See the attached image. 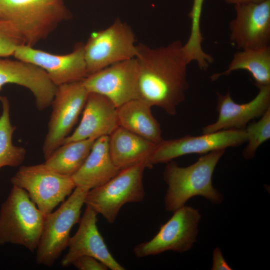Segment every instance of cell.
Masks as SVG:
<instances>
[{"label":"cell","instance_id":"obj_16","mask_svg":"<svg viewBox=\"0 0 270 270\" xmlns=\"http://www.w3.org/2000/svg\"><path fill=\"white\" fill-rule=\"evenodd\" d=\"M9 84L24 87L30 91L40 110L51 105L57 88L40 68L24 60L0 57V91L5 84Z\"/></svg>","mask_w":270,"mask_h":270},{"label":"cell","instance_id":"obj_4","mask_svg":"<svg viewBox=\"0 0 270 270\" xmlns=\"http://www.w3.org/2000/svg\"><path fill=\"white\" fill-rule=\"evenodd\" d=\"M44 218L27 192L13 186L0 210V246L10 243L36 250Z\"/></svg>","mask_w":270,"mask_h":270},{"label":"cell","instance_id":"obj_14","mask_svg":"<svg viewBox=\"0 0 270 270\" xmlns=\"http://www.w3.org/2000/svg\"><path fill=\"white\" fill-rule=\"evenodd\" d=\"M234 9L229 25L232 43L241 50L270 46V0L236 4Z\"/></svg>","mask_w":270,"mask_h":270},{"label":"cell","instance_id":"obj_21","mask_svg":"<svg viewBox=\"0 0 270 270\" xmlns=\"http://www.w3.org/2000/svg\"><path fill=\"white\" fill-rule=\"evenodd\" d=\"M152 107L140 98L123 104L117 108L119 126L154 144L160 142L163 140L162 130Z\"/></svg>","mask_w":270,"mask_h":270},{"label":"cell","instance_id":"obj_24","mask_svg":"<svg viewBox=\"0 0 270 270\" xmlns=\"http://www.w3.org/2000/svg\"><path fill=\"white\" fill-rule=\"evenodd\" d=\"M2 113L0 116V169L4 166L17 167L24 162L26 150L13 144L12 136L16 127L10 122V103L5 96H0Z\"/></svg>","mask_w":270,"mask_h":270},{"label":"cell","instance_id":"obj_5","mask_svg":"<svg viewBox=\"0 0 270 270\" xmlns=\"http://www.w3.org/2000/svg\"><path fill=\"white\" fill-rule=\"evenodd\" d=\"M142 162L120 170L104 184L90 190L84 204L113 224L122 208L129 202H138L144 198L143 178L146 168Z\"/></svg>","mask_w":270,"mask_h":270},{"label":"cell","instance_id":"obj_23","mask_svg":"<svg viewBox=\"0 0 270 270\" xmlns=\"http://www.w3.org/2000/svg\"><path fill=\"white\" fill-rule=\"evenodd\" d=\"M95 140L88 138L64 143L44 164L58 173L72 177L82 166Z\"/></svg>","mask_w":270,"mask_h":270},{"label":"cell","instance_id":"obj_12","mask_svg":"<svg viewBox=\"0 0 270 270\" xmlns=\"http://www.w3.org/2000/svg\"><path fill=\"white\" fill-rule=\"evenodd\" d=\"M139 73L135 58L120 62L88 75L82 83L88 92L103 95L118 108L140 98Z\"/></svg>","mask_w":270,"mask_h":270},{"label":"cell","instance_id":"obj_1","mask_svg":"<svg viewBox=\"0 0 270 270\" xmlns=\"http://www.w3.org/2000/svg\"><path fill=\"white\" fill-rule=\"evenodd\" d=\"M140 99L175 115L188 88L190 64L179 40L158 48L136 44Z\"/></svg>","mask_w":270,"mask_h":270},{"label":"cell","instance_id":"obj_2","mask_svg":"<svg viewBox=\"0 0 270 270\" xmlns=\"http://www.w3.org/2000/svg\"><path fill=\"white\" fill-rule=\"evenodd\" d=\"M224 152L220 150L206 154L186 167L180 166L172 160L167 162L163 174L168 185L164 196L167 211L173 212L196 196H202L214 204L222 202L223 196L213 186L212 178Z\"/></svg>","mask_w":270,"mask_h":270},{"label":"cell","instance_id":"obj_29","mask_svg":"<svg viewBox=\"0 0 270 270\" xmlns=\"http://www.w3.org/2000/svg\"><path fill=\"white\" fill-rule=\"evenodd\" d=\"M212 270H232V268L225 260L219 248H216L212 254Z\"/></svg>","mask_w":270,"mask_h":270},{"label":"cell","instance_id":"obj_18","mask_svg":"<svg viewBox=\"0 0 270 270\" xmlns=\"http://www.w3.org/2000/svg\"><path fill=\"white\" fill-rule=\"evenodd\" d=\"M117 107L105 96L88 92L80 122L64 143L109 136L119 126Z\"/></svg>","mask_w":270,"mask_h":270},{"label":"cell","instance_id":"obj_6","mask_svg":"<svg viewBox=\"0 0 270 270\" xmlns=\"http://www.w3.org/2000/svg\"><path fill=\"white\" fill-rule=\"evenodd\" d=\"M89 190L76 186L68 198L54 212L45 216L36 249L38 264L50 266L68 248L73 226L79 222L81 210Z\"/></svg>","mask_w":270,"mask_h":270},{"label":"cell","instance_id":"obj_22","mask_svg":"<svg viewBox=\"0 0 270 270\" xmlns=\"http://www.w3.org/2000/svg\"><path fill=\"white\" fill-rule=\"evenodd\" d=\"M240 70L249 72L257 87L270 84V46L236 52L228 68L223 72L213 74L210 78L216 80Z\"/></svg>","mask_w":270,"mask_h":270},{"label":"cell","instance_id":"obj_25","mask_svg":"<svg viewBox=\"0 0 270 270\" xmlns=\"http://www.w3.org/2000/svg\"><path fill=\"white\" fill-rule=\"evenodd\" d=\"M204 3V0H193L188 14L191 20L190 32L183 49L190 63L196 62L200 70H206L213 62V58L205 52L202 46L204 38L201 32L200 19Z\"/></svg>","mask_w":270,"mask_h":270},{"label":"cell","instance_id":"obj_11","mask_svg":"<svg viewBox=\"0 0 270 270\" xmlns=\"http://www.w3.org/2000/svg\"><path fill=\"white\" fill-rule=\"evenodd\" d=\"M247 142L244 129H232L220 130L202 135H186L170 140H162L156 146L148 159L146 166L167 163L182 156L225 150L229 147H236Z\"/></svg>","mask_w":270,"mask_h":270},{"label":"cell","instance_id":"obj_3","mask_svg":"<svg viewBox=\"0 0 270 270\" xmlns=\"http://www.w3.org/2000/svg\"><path fill=\"white\" fill-rule=\"evenodd\" d=\"M72 17L64 0H0V20L11 22L31 46Z\"/></svg>","mask_w":270,"mask_h":270},{"label":"cell","instance_id":"obj_26","mask_svg":"<svg viewBox=\"0 0 270 270\" xmlns=\"http://www.w3.org/2000/svg\"><path fill=\"white\" fill-rule=\"evenodd\" d=\"M248 144L243 152L246 159L252 158L258 148L270 138V108L260 120L245 128Z\"/></svg>","mask_w":270,"mask_h":270},{"label":"cell","instance_id":"obj_7","mask_svg":"<svg viewBox=\"0 0 270 270\" xmlns=\"http://www.w3.org/2000/svg\"><path fill=\"white\" fill-rule=\"evenodd\" d=\"M10 182L25 190L45 216L64 202L76 186L71 176L56 172L44 162L21 166Z\"/></svg>","mask_w":270,"mask_h":270},{"label":"cell","instance_id":"obj_13","mask_svg":"<svg viewBox=\"0 0 270 270\" xmlns=\"http://www.w3.org/2000/svg\"><path fill=\"white\" fill-rule=\"evenodd\" d=\"M13 56L44 70L57 86L82 80L88 76L84 44L81 42L77 43L72 51L66 54H56L22 44L17 47Z\"/></svg>","mask_w":270,"mask_h":270},{"label":"cell","instance_id":"obj_27","mask_svg":"<svg viewBox=\"0 0 270 270\" xmlns=\"http://www.w3.org/2000/svg\"><path fill=\"white\" fill-rule=\"evenodd\" d=\"M22 44L24 42L14 26L10 22L0 20V57L13 56Z\"/></svg>","mask_w":270,"mask_h":270},{"label":"cell","instance_id":"obj_15","mask_svg":"<svg viewBox=\"0 0 270 270\" xmlns=\"http://www.w3.org/2000/svg\"><path fill=\"white\" fill-rule=\"evenodd\" d=\"M98 214L91 208H86L79 222L76 234L70 236L68 251L64 256L61 265L68 267L78 258L84 256H92L112 270L125 268L112 256L97 226Z\"/></svg>","mask_w":270,"mask_h":270},{"label":"cell","instance_id":"obj_20","mask_svg":"<svg viewBox=\"0 0 270 270\" xmlns=\"http://www.w3.org/2000/svg\"><path fill=\"white\" fill-rule=\"evenodd\" d=\"M156 144L120 126L109 136L110 156L120 170L146 164Z\"/></svg>","mask_w":270,"mask_h":270},{"label":"cell","instance_id":"obj_10","mask_svg":"<svg viewBox=\"0 0 270 270\" xmlns=\"http://www.w3.org/2000/svg\"><path fill=\"white\" fill-rule=\"evenodd\" d=\"M88 94L82 80L57 86L42 146L45 160L63 144L84 109Z\"/></svg>","mask_w":270,"mask_h":270},{"label":"cell","instance_id":"obj_8","mask_svg":"<svg viewBox=\"0 0 270 270\" xmlns=\"http://www.w3.org/2000/svg\"><path fill=\"white\" fill-rule=\"evenodd\" d=\"M135 42L131 27L120 18L106 28L92 33L84 44L88 75L114 64L135 58Z\"/></svg>","mask_w":270,"mask_h":270},{"label":"cell","instance_id":"obj_9","mask_svg":"<svg viewBox=\"0 0 270 270\" xmlns=\"http://www.w3.org/2000/svg\"><path fill=\"white\" fill-rule=\"evenodd\" d=\"M173 213L150 240L134 248L136 257L156 255L168 250L184 252L192 248L196 240L202 217L198 210L184 205Z\"/></svg>","mask_w":270,"mask_h":270},{"label":"cell","instance_id":"obj_28","mask_svg":"<svg viewBox=\"0 0 270 270\" xmlns=\"http://www.w3.org/2000/svg\"><path fill=\"white\" fill-rule=\"evenodd\" d=\"M79 270H107L108 266L96 258L88 256H80L72 264Z\"/></svg>","mask_w":270,"mask_h":270},{"label":"cell","instance_id":"obj_17","mask_svg":"<svg viewBox=\"0 0 270 270\" xmlns=\"http://www.w3.org/2000/svg\"><path fill=\"white\" fill-rule=\"evenodd\" d=\"M258 88L259 91L256 97L244 104L235 102L229 92L224 95L218 93V118L215 122L202 128L203 134L244 129L250 120L261 116L270 108V84Z\"/></svg>","mask_w":270,"mask_h":270},{"label":"cell","instance_id":"obj_30","mask_svg":"<svg viewBox=\"0 0 270 270\" xmlns=\"http://www.w3.org/2000/svg\"><path fill=\"white\" fill-rule=\"evenodd\" d=\"M228 4L234 5L244 4L248 3H260L266 0H224Z\"/></svg>","mask_w":270,"mask_h":270},{"label":"cell","instance_id":"obj_19","mask_svg":"<svg viewBox=\"0 0 270 270\" xmlns=\"http://www.w3.org/2000/svg\"><path fill=\"white\" fill-rule=\"evenodd\" d=\"M109 136L96 138L81 168L72 178L76 186L90 190L106 182L120 170L114 164L108 148Z\"/></svg>","mask_w":270,"mask_h":270}]
</instances>
